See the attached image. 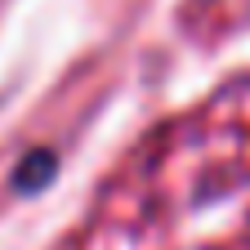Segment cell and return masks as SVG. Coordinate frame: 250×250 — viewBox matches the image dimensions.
<instances>
[{"instance_id": "obj_1", "label": "cell", "mask_w": 250, "mask_h": 250, "mask_svg": "<svg viewBox=\"0 0 250 250\" xmlns=\"http://www.w3.org/2000/svg\"><path fill=\"white\" fill-rule=\"evenodd\" d=\"M49 174H54V152H31L27 161L18 166L14 183H18V192H31V188H45Z\"/></svg>"}]
</instances>
